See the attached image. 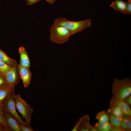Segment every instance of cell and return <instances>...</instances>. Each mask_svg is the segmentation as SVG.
<instances>
[{"label":"cell","mask_w":131,"mask_h":131,"mask_svg":"<svg viewBox=\"0 0 131 131\" xmlns=\"http://www.w3.org/2000/svg\"><path fill=\"white\" fill-rule=\"evenodd\" d=\"M91 19H89L84 20L75 21L68 20L66 18L61 17L56 19L53 24L64 26L70 32L72 35L83 31L86 28L91 26Z\"/></svg>","instance_id":"cell-1"},{"label":"cell","mask_w":131,"mask_h":131,"mask_svg":"<svg viewBox=\"0 0 131 131\" xmlns=\"http://www.w3.org/2000/svg\"><path fill=\"white\" fill-rule=\"evenodd\" d=\"M111 98L123 100L131 94V81L128 78L123 80L114 79L112 85Z\"/></svg>","instance_id":"cell-2"},{"label":"cell","mask_w":131,"mask_h":131,"mask_svg":"<svg viewBox=\"0 0 131 131\" xmlns=\"http://www.w3.org/2000/svg\"><path fill=\"white\" fill-rule=\"evenodd\" d=\"M49 40L57 44H62L69 41L71 34L66 28L53 24L49 30Z\"/></svg>","instance_id":"cell-3"},{"label":"cell","mask_w":131,"mask_h":131,"mask_svg":"<svg viewBox=\"0 0 131 131\" xmlns=\"http://www.w3.org/2000/svg\"><path fill=\"white\" fill-rule=\"evenodd\" d=\"M13 95L15 99L16 108L25 119L28 127L31 128L30 122L31 114L33 112V109L31 108L30 105L22 98L20 95H15V94Z\"/></svg>","instance_id":"cell-4"},{"label":"cell","mask_w":131,"mask_h":131,"mask_svg":"<svg viewBox=\"0 0 131 131\" xmlns=\"http://www.w3.org/2000/svg\"><path fill=\"white\" fill-rule=\"evenodd\" d=\"M12 93H11L8 97L2 102V110L3 111H6L10 113L19 124H23L28 127L25 122L23 120L17 113L15 99Z\"/></svg>","instance_id":"cell-5"},{"label":"cell","mask_w":131,"mask_h":131,"mask_svg":"<svg viewBox=\"0 0 131 131\" xmlns=\"http://www.w3.org/2000/svg\"><path fill=\"white\" fill-rule=\"evenodd\" d=\"M17 65L11 68L2 75L5 78L7 85L10 88L11 92L13 94H15L14 90L15 87L21 80L17 68Z\"/></svg>","instance_id":"cell-6"},{"label":"cell","mask_w":131,"mask_h":131,"mask_svg":"<svg viewBox=\"0 0 131 131\" xmlns=\"http://www.w3.org/2000/svg\"><path fill=\"white\" fill-rule=\"evenodd\" d=\"M17 68L20 77L22 81L25 88H27L29 85L31 79L32 74L29 68L17 65Z\"/></svg>","instance_id":"cell-7"},{"label":"cell","mask_w":131,"mask_h":131,"mask_svg":"<svg viewBox=\"0 0 131 131\" xmlns=\"http://www.w3.org/2000/svg\"><path fill=\"white\" fill-rule=\"evenodd\" d=\"M4 115L6 124L12 131H21L19 124L14 117L9 112L3 111Z\"/></svg>","instance_id":"cell-8"},{"label":"cell","mask_w":131,"mask_h":131,"mask_svg":"<svg viewBox=\"0 0 131 131\" xmlns=\"http://www.w3.org/2000/svg\"><path fill=\"white\" fill-rule=\"evenodd\" d=\"M118 106L121 110L124 115L131 116V110L130 106L122 100L111 98L110 106Z\"/></svg>","instance_id":"cell-9"},{"label":"cell","mask_w":131,"mask_h":131,"mask_svg":"<svg viewBox=\"0 0 131 131\" xmlns=\"http://www.w3.org/2000/svg\"><path fill=\"white\" fill-rule=\"evenodd\" d=\"M18 53L20 58L19 64L22 66L29 68L30 66V59L25 48L23 47H20Z\"/></svg>","instance_id":"cell-10"},{"label":"cell","mask_w":131,"mask_h":131,"mask_svg":"<svg viewBox=\"0 0 131 131\" xmlns=\"http://www.w3.org/2000/svg\"><path fill=\"white\" fill-rule=\"evenodd\" d=\"M0 60L12 68L17 66V61L8 56L0 49Z\"/></svg>","instance_id":"cell-11"},{"label":"cell","mask_w":131,"mask_h":131,"mask_svg":"<svg viewBox=\"0 0 131 131\" xmlns=\"http://www.w3.org/2000/svg\"><path fill=\"white\" fill-rule=\"evenodd\" d=\"M90 118L88 115L82 121L79 127L78 130L82 131H98L94 126H93L89 123Z\"/></svg>","instance_id":"cell-12"},{"label":"cell","mask_w":131,"mask_h":131,"mask_svg":"<svg viewBox=\"0 0 131 131\" xmlns=\"http://www.w3.org/2000/svg\"><path fill=\"white\" fill-rule=\"evenodd\" d=\"M110 7L117 11L124 14L126 9V2L122 0H115L111 3Z\"/></svg>","instance_id":"cell-13"},{"label":"cell","mask_w":131,"mask_h":131,"mask_svg":"<svg viewBox=\"0 0 131 131\" xmlns=\"http://www.w3.org/2000/svg\"><path fill=\"white\" fill-rule=\"evenodd\" d=\"M131 116L124 115L121 126L125 131L131 130Z\"/></svg>","instance_id":"cell-14"},{"label":"cell","mask_w":131,"mask_h":131,"mask_svg":"<svg viewBox=\"0 0 131 131\" xmlns=\"http://www.w3.org/2000/svg\"><path fill=\"white\" fill-rule=\"evenodd\" d=\"M11 93L10 89L7 85L0 87V102H2Z\"/></svg>","instance_id":"cell-15"},{"label":"cell","mask_w":131,"mask_h":131,"mask_svg":"<svg viewBox=\"0 0 131 131\" xmlns=\"http://www.w3.org/2000/svg\"><path fill=\"white\" fill-rule=\"evenodd\" d=\"M95 119L99 123L108 122L109 120L108 114L106 111H103L98 113L96 115Z\"/></svg>","instance_id":"cell-16"},{"label":"cell","mask_w":131,"mask_h":131,"mask_svg":"<svg viewBox=\"0 0 131 131\" xmlns=\"http://www.w3.org/2000/svg\"><path fill=\"white\" fill-rule=\"evenodd\" d=\"M108 114H111L116 117H123L124 114L118 106H110L107 112Z\"/></svg>","instance_id":"cell-17"},{"label":"cell","mask_w":131,"mask_h":131,"mask_svg":"<svg viewBox=\"0 0 131 131\" xmlns=\"http://www.w3.org/2000/svg\"><path fill=\"white\" fill-rule=\"evenodd\" d=\"M111 126L112 124L108 122L102 123H97L94 126L98 131H110Z\"/></svg>","instance_id":"cell-18"},{"label":"cell","mask_w":131,"mask_h":131,"mask_svg":"<svg viewBox=\"0 0 131 131\" xmlns=\"http://www.w3.org/2000/svg\"><path fill=\"white\" fill-rule=\"evenodd\" d=\"M108 115L109 120L112 125L116 126H121L123 117H119L115 116L111 114Z\"/></svg>","instance_id":"cell-19"},{"label":"cell","mask_w":131,"mask_h":131,"mask_svg":"<svg viewBox=\"0 0 131 131\" xmlns=\"http://www.w3.org/2000/svg\"><path fill=\"white\" fill-rule=\"evenodd\" d=\"M11 68L0 60V74L3 75Z\"/></svg>","instance_id":"cell-20"},{"label":"cell","mask_w":131,"mask_h":131,"mask_svg":"<svg viewBox=\"0 0 131 131\" xmlns=\"http://www.w3.org/2000/svg\"><path fill=\"white\" fill-rule=\"evenodd\" d=\"M0 124L4 126L5 127L8 129L10 131H12L7 125L5 119L4 115V112L2 107H0Z\"/></svg>","instance_id":"cell-21"},{"label":"cell","mask_w":131,"mask_h":131,"mask_svg":"<svg viewBox=\"0 0 131 131\" xmlns=\"http://www.w3.org/2000/svg\"><path fill=\"white\" fill-rule=\"evenodd\" d=\"M126 3V9L124 14L131 15V0H128Z\"/></svg>","instance_id":"cell-22"},{"label":"cell","mask_w":131,"mask_h":131,"mask_svg":"<svg viewBox=\"0 0 131 131\" xmlns=\"http://www.w3.org/2000/svg\"><path fill=\"white\" fill-rule=\"evenodd\" d=\"M88 115H85L83 117L80 118L79 121L76 123L75 125L72 130V131H78V128L83 121L86 118Z\"/></svg>","instance_id":"cell-23"},{"label":"cell","mask_w":131,"mask_h":131,"mask_svg":"<svg viewBox=\"0 0 131 131\" xmlns=\"http://www.w3.org/2000/svg\"><path fill=\"white\" fill-rule=\"evenodd\" d=\"M19 128L21 131H34L31 128H30L25 125L19 124Z\"/></svg>","instance_id":"cell-24"},{"label":"cell","mask_w":131,"mask_h":131,"mask_svg":"<svg viewBox=\"0 0 131 131\" xmlns=\"http://www.w3.org/2000/svg\"><path fill=\"white\" fill-rule=\"evenodd\" d=\"M110 131H125L121 126H117L112 124L111 129Z\"/></svg>","instance_id":"cell-25"},{"label":"cell","mask_w":131,"mask_h":131,"mask_svg":"<svg viewBox=\"0 0 131 131\" xmlns=\"http://www.w3.org/2000/svg\"><path fill=\"white\" fill-rule=\"evenodd\" d=\"M123 100L129 106L131 105V96L130 95L126 97Z\"/></svg>","instance_id":"cell-26"},{"label":"cell","mask_w":131,"mask_h":131,"mask_svg":"<svg viewBox=\"0 0 131 131\" xmlns=\"http://www.w3.org/2000/svg\"><path fill=\"white\" fill-rule=\"evenodd\" d=\"M7 85L6 80L4 77L0 74V86Z\"/></svg>","instance_id":"cell-27"},{"label":"cell","mask_w":131,"mask_h":131,"mask_svg":"<svg viewBox=\"0 0 131 131\" xmlns=\"http://www.w3.org/2000/svg\"><path fill=\"white\" fill-rule=\"evenodd\" d=\"M40 0H25L27 4L29 5H31Z\"/></svg>","instance_id":"cell-28"},{"label":"cell","mask_w":131,"mask_h":131,"mask_svg":"<svg viewBox=\"0 0 131 131\" xmlns=\"http://www.w3.org/2000/svg\"><path fill=\"white\" fill-rule=\"evenodd\" d=\"M51 5L53 4L56 0H45Z\"/></svg>","instance_id":"cell-29"},{"label":"cell","mask_w":131,"mask_h":131,"mask_svg":"<svg viewBox=\"0 0 131 131\" xmlns=\"http://www.w3.org/2000/svg\"><path fill=\"white\" fill-rule=\"evenodd\" d=\"M3 103L2 102H0V107H2Z\"/></svg>","instance_id":"cell-30"},{"label":"cell","mask_w":131,"mask_h":131,"mask_svg":"<svg viewBox=\"0 0 131 131\" xmlns=\"http://www.w3.org/2000/svg\"><path fill=\"white\" fill-rule=\"evenodd\" d=\"M1 86H0V87Z\"/></svg>","instance_id":"cell-31"}]
</instances>
